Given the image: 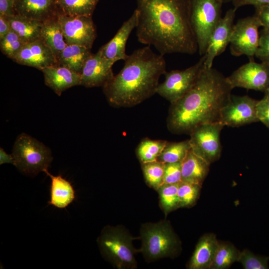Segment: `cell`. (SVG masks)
<instances>
[{
  "mask_svg": "<svg viewBox=\"0 0 269 269\" xmlns=\"http://www.w3.org/2000/svg\"><path fill=\"white\" fill-rule=\"evenodd\" d=\"M136 36L164 55L198 51L190 18L189 0H137Z\"/></svg>",
  "mask_w": 269,
  "mask_h": 269,
  "instance_id": "1",
  "label": "cell"
},
{
  "mask_svg": "<svg viewBox=\"0 0 269 269\" xmlns=\"http://www.w3.org/2000/svg\"><path fill=\"white\" fill-rule=\"evenodd\" d=\"M233 89L227 77L205 67L193 87L171 104L168 130L176 134H189L200 125L220 122L221 110L229 101Z\"/></svg>",
  "mask_w": 269,
  "mask_h": 269,
  "instance_id": "2",
  "label": "cell"
},
{
  "mask_svg": "<svg viewBox=\"0 0 269 269\" xmlns=\"http://www.w3.org/2000/svg\"><path fill=\"white\" fill-rule=\"evenodd\" d=\"M120 72L104 86L109 103L117 107H130L156 93L160 76L166 72L163 55L147 45L134 50L124 60Z\"/></svg>",
  "mask_w": 269,
  "mask_h": 269,
  "instance_id": "3",
  "label": "cell"
},
{
  "mask_svg": "<svg viewBox=\"0 0 269 269\" xmlns=\"http://www.w3.org/2000/svg\"><path fill=\"white\" fill-rule=\"evenodd\" d=\"M134 238L122 227L106 226L98 239L102 256L119 269H134L137 251L134 248Z\"/></svg>",
  "mask_w": 269,
  "mask_h": 269,
  "instance_id": "4",
  "label": "cell"
},
{
  "mask_svg": "<svg viewBox=\"0 0 269 269\" xmlns=\"http://www.w3.org/2000/svg\"><path fill=\"white\" fill-rule=\"evenodd\" d=\"M11 154L13 165L20 172L30 176L48 170L53 159L49 147L25 133L17 136Z\"/></svg>",
  "mask_w": 269,
  "mask_h": 269,
  "instance_id": "5",
  "label": "cell"
},
{
  "mask_svg": "<svg viewBox=\"0 0 269 269\" xmlns=\"http://www.w3.org/2000/svg\"><path fill=\"white\" fill-rule=\"evenodd\" d=\"M140 235V252L147 261L174 256L180 247L178 237L166 221L143 224Z\"/></svg>",
  "mask_w": 269,
  "mask_h": 269,
  "instance_id": "6",
  "label": "cell"
},
{
  "mask_svg": "<svg viewBox=\"0 0 269 269\" xmlns=\"http://www.w3.org/2000/svg\"><path fill=\"white\" fill-rule=\"evenodd\" d=\"M222 0H189L190 18L198 51L205 54L211 35L221 18Z\"/></svg>",
  "mask_w": 269,
  "mask_h": 269,
  "instance_id": "7",
  "label": "cell"
},
{
  "mask_svg": "<svg viewBox=\"0 0 269 269\" xmlns=\"http://www.w3.org/2000/svg\"><path fill=\"white\" fill-rule=\"evenodd\" d=\"M205 55L194 65L182 70L166 72L165 80L159 84L156 93L173 103L187 93L195 85L205 68Z\"/></svg>",
  "mask_w": 269,
  "mask_h": 269,
  "instance_id": "8",
  "label": "cell"
},
{
  "mask_svg": "<svg viewBox=\"0 0 269 269\" xmlns=\"http://www.w3.org/2000/svg\"><path fill=\"white\" fill-rule=\"evenodd\" d=\"M224 127L220 122L205 123L195 127L189 134L191 150L209 164L220 157V136Z\"/></svg>",
  "mask_w": 269,
  "mask_h": 269,
  "instance_id": "9",
  "label": "cell"
},
{
  "mask_svg": "<svg viewBox=\"0 0 269 269\" xmlns=\"http://www.w3.org/2000/svg\"><path fill=\"white\" fill-rule=\"evenodd\" d=\"M261 26L255 15L239 19L233 27L229 43L231 54L235 56L245 55L250 60H254L259 46Z\"/></svg>",
  "mask_w": 269,
  "mask_h": 269,
  "instance_id": "10",
  "label": "cell"
},
{
  "mask_svg": "<svg viewBox=\"0 0 269 269\" xmlns=\"http://www.w3.org/2000/svg\"><path fill=\"white\" fill-rule=\"evenodd\" d=\"M57 20L67 44L92 48L96 36L92 16H69L57 14Z\"/></svg>",
  "mask_w": 269,
  "mask_h": 269,
  "instance_id": "11",
  "label": "cell"
},
{
  "mask_svg": "<svg viewBox=\"0 0 269 269\" xmlns=\"http://www.w3.org/2000/svg\"><path fill=\"white\" fill-rule=\"evenodd\" d=\"M257 102L248 96L231 95L221 110L220 122L225 126L232 127L259 122L256 114Z\"/></svg>",
  "mask_w": 269,
  "mask_h": 269,
  "instance_id": "12",
  "label": "cell"
},
{
  "mask_svg": "<svg viewBox=\"0 0 269 269\" xmlns=\"http://www.w3.org/2000/svg\"><path fill=\"white\" fill-rule=\"evenodd\" d=\"M227 79L233 88L241 87L265 92L269 88V64L250 60Z\"/></svg>",
  "mask_w": 269,
  "mask_h": 269,
  "instance_id": "13",
  "label": "cell"
},
{
  "mask_svg": "<svg viewBox=\"0 0 269 269\" xmlns=\"http://www.w3.org/2000/svg\"><path fill=\"white\" fill-rule=\"evenodd\" d=\"M236 9H229L214 29L205 54L206 68H212L215 57L222 53L230 43Z\"/></svg>",
  "mask_w": 269,
  "mask_h": 269,
  "instance_id": "14",
  "label": "cell"
},
{
  "mask_svg": "<svg viewBox=\"0 0 269 269\" xmlns=\"http://www.w3.org/2000/svg\"><path fill=\"white\" fill-rule=\"evenodd\" d=\"M13 60L41 71L57 65L55 55L42 39L25 44Z\"/></svg>",
  "mask_w": 269,
  "mask_h": 269,
  "instance_id": "15",
  "label": "cell"
},
{
  "mask_svg": "<svg viewBox=\"0 0 269 269\" xmlns=\"http://www.w3.org/2000/svg\"><path fill=\"white\" fill-rule=\"evenodd\" d=\"M112 66L100 50L94 54H91L81 72V85L86 87L104 86L114 77Z\"/></svg>",
  "mask_w": 269,
  "mask_h": 269,
  "instance_id": "16",
  "label": "cell"
},
{
  "mask_svg": "<svg viewBox=\"0 0 269 269\" xmlns=\"http://www.w3.org/2000/svg\"><path fill=\"white\" fill-rule=\"evenodd\" d=\"M137 11L135 9L131 16L125 21L114 37L99 50L103 57L113 65L118 60H125L128 57L126 46L133 30L136 28Z\"/></svg>",
  "mask_w": 269,
  "mask_h": 269,
  "instance_id": "17",
  "label": "cell"
},
{
  "mask_svg": "<svg viewBox=\"0 0 269 269\" xmlns=\"http://www.w3.org/2000/svg\"><path fill=\"white\" fill-rule=\"evenodd\" d=\"M45 84L60 96L66 90L81 85V75L66 67L56 65L42 70Z\"/></svg>",
  "mask_w": 269,
  "mask_h": 269,
  "instance_id": "18",
  "label": "cell"
},
{
  "mask_svg": "<svg viewBox=\"0 0 269 269\" xmlns=\"http://www.w3.org/2000/svg\"><path fill=\"white\" fill-rule=\"evenodd\" d=\"M219 242L216 236L209 233L202 236L187 265L190 269H210Z\"/></svg>",
  "mask_w": 269,
  "mask_h": 269,
  "instance_id": "19",
  "label": "cell"
},
{
  "mask_svg": "<svg viewBox=\"0 0 269 269\" xmlns=\"http://www.w3.org/2000/svg\"><path fill=\"white\" fill-rule=\"evenodd\" d=\"M56 0H15L16 14L43 21L54 17Z\"/></svg>",
  "mask_w": 269,
  "mask_h": 269,
  "instance_id": "20",
  "label": "cell"
},
{
  "mask_svg": "<svg viewBox=\"0 0 269 269\" xmlns=\"http://www.w3.org/2000/svg\"><path fill=\"white\" fill-rule=\"evenodd\" d=\"M44 172L51 180L48 204L60 209L67 207L75 198V192L71 183L60 175L54 176L48 170Z\"/></svg>",
  "mask_w": 269,
  "mask_h": 269,
  "instance_id": "21",
  "label": "cell"
},
{
  "mask_svg": "<svg viewBox=\"0 0 269 269\" xmlns=\"http://www.w3.org/2000/svg\"><path fill=\"white\" fill-rule=\"evenodd\" d=\"M210 165L190 149L181 161L182 181L202 186Z\"/></svg>",
  "mask_w": 269,
  "mask_h": 269,
  "instance_id": "22",
  "label": "cell"
},
{
  "mask_svg": "<svg viewBox=\"0 0 269 269\" xmlns=\"http://www.w3.org/2000/svg\"><path fill=\"white\" fill-rule=\"evenodd\" d=\"M11 29L25 43L41 39L43 21L15 14L6 17Z\"/></svg>",
  "mask_w": 269,
  "mask_h": 269,
  "instance_id": "23",
  "label": "cell"
},
{
  "mask_svg": "<svg viewBox=\"0 0 269 269\" xmlns=\"http://www.w3.org/2000/svg\"><path fill=\"white\" fill-rule=\"evenodd\" d=\"M91 54L90 49L86 47L77 44L67 45L56 56L57 63L81 74L86 61Z\"/></svg>",
  "mask_w": 269,
  "mask_h": 269,
  "instance_id": "24",
  "label": "cell"
},
{
  "mask_svg": "<svg viewBox=\"0 0 269 269\" xmlns=\"http://www.w3.org/2000/svg\"><path fill=\"white\" fill-rule=\"evenodd\" d=\"M41 39L56 56L67 45L56 15L43 21Z\"/></svg>",
  "mask_w": 269,
  "mask_h": 269,
  "instance_id": "25",
  "label": "cell"
},
{
  "mask_svg": "<svg viewBox=\"0 0 269 269\" xmlns=\"http://www.w3.org/2000/svg\"><path fill=\"white\" fill-rule=\"evenodd\" d=\"M99 0H56L62 13L69 16H92Z\"/></svg>",
  "mask_w": 269,
  "mask_h": 269,
  "instance_id": "26",
  "label": "cell"
},
{
  "mask_svg": "<svg viewBox=\"0 0 269 269\" xmlns=\"http://www.w3.org/2000/svg\"><path fill=\"white\" fill-rule=\"evenodd\" d=\"M240 251L228 242L219 244L210 269H226L238 262Z\"/></svg>",
  "mask_w": 269,
  "mask_h": 269,
  "instance_id": "27",
  "label": "cell"
},
{
  "mask_svg": "<svg viewBox=\"0 0 269 269\" xmlns=\"http://www.w3.org/2000/svg\"><path fill=\"white\" fill-rule=\"evenodd\" d=\"M191 149L189 140L167 142L157 161L163 163L181 162Z\"/></svg>",
  "mask_w": 269,
  "mask_h": 269,
  "instance_id": "28",
  "label": "cell"
},
{
  "mask_svg": "<svg viewBox=\"0 0 269 269\" xmlns=\"http://www.w3.org/2000/svg\"><path fill=\"white\" fill-rule=\"evenodd\" d=\"M168 141L152 140L145 138L141 140L136 149V154L141 163L157 160Z\"/></svg>",
  "mask_w": 269,
  "mask_h": 269,
  "instance_id": "29",
  "label": "cell"
},
{
  "mask_svg": "<svg viewBox=\"0 0 269 269\" xmlns=\"http://www.w3.org/2000/svg\"><path fill=\"white\" fill-rule=\"evenodd\" d=\"M141 164L146 183L158 190L164 183V163L156 160Z\"/></svg>",
  "mask_w": 269,
  "mask_h": 269,
  "instance_id": "30",
  "label": "cell"
},
{
  "mask_svg": "<svg viewBox=\"0 0 269 269\" xmlns=\"http://www.w3.org/2000/svg\"><path fill=\"white\" fill-rule=\"evenodd\" d=\"M178 185L164 184L158 190L160 204L165 214L179 208Z\"/></svg>",
  "mask_w": 269,
  "mask_h": 269,
  "instance_id": "31",
  "label": "cell"
},
{
  "mask_svg": "<svg viewBox=\"0 0 269 269\" xmlns=\"http://www.w3.org/2000/svg\"><path fill=\"white\" fill-rule=\"evenodd\" d=\"M202 186L182 181L179 183L178 195L179 207H190L197 200Z\"/></svg>",
  "mask_w": 269,
  "mask_h": 269,
  "instance_id": "32",
  "label": "cell"
},
{
  "mask_svg": "<svg viewBox=\"0 0 269 269\" xmlns=\"http://www.w3.org/2000/svg\"><path fill=\"white\" fill-rule=\"evenodd\" d=\"M269 257L256 255L248 249L240 251L238 262L245 269H268Z\"/></svg>",
  "mask_w": 269,
  "mask_h": 269,
  "instance_id": "33",
  "label": "cell"
},
{
  "mask_svg": "<svg viewBox=\"0 0 269 269\" xmlns=\"http://www.w3.org/2000/svg\"><path fill=\"white\" fill-rule=\"evenodd\" d=\"M26 44L11 29L0 40L1 51L8 57L13 59Z\"/></svg>",
  "mask_w": 269,
  "mask_h": 269,
  "instance_id": "34",
  "label": "cell"
},
{
  "mask_svg": "<svg viewBox=\"0 0 269 269\" xmlns=\"http://www.w3.org/2000/svg\"><path fill=\"white\" fill-rule=\"evenodd\" d=\"M181 181V162L164 163L163 184H178Z\"/></svg>",
  "mask_w": 269,
  "mask_h": 269,
  "instance_id": "35",
  "label": "cell"
},
{
  "mask_svg": "<svg viewBox=\"0 0 269 269\" xmlns=\"http://www.w3.org/2000/svg\"><path fill=\"white\" fill-rule=\"evenodd\" d=\"M264 93L263 99L257 102L256 114L259 121L269 129V88Z\"/></svg>",
  "mask_w": 269,
  "mask_h": 269,
  "instance_id": "36",
  "label": "cell"
},
{
  "mask_svg": "<svg viewBox=\"0 0 269 269\" xmlns=\"http://www.w3.org/2000/svg\"><path fill=\"white\" fill-rule=\"evenodd\" d=\"M255 56L262 62L269 64V31L263 29L260 34L258 48Z\"/></svg>",
  "mask_w": 269,
  "mask_h": 269,
  "instance_id": "37",
  "label": "cell"
},
{
  "mask_svg": "<svg viewBox=\"0 0 269 269\" xmlns=\"http://www.w3.org/2000/svg\"><path fill=\"white\" fill-rule=\"evenodd\" d=\"M255 15L260 20L263 29L269 31V5L255 7Z\"/></svg>",
  "mask_w": 269,
  "mask_h": 269,
  "instance_id": "38",
  "label": "cell"
},
{
  "mask_svg": "<svg viewBox=\"0 0 269 269\" xmlns=\"http://www.w3.org/2000/svg\"><path fill=\"white\" fill-rule=\"evenodd\" d=\"M15 0H0V15L10 17L15 14Z\"/></svg>",
  "mask_w": 269,
  "mask_h": 269,
  "instance_id": "39",
  "label": "cell"
},
{
  "mask_svg": "<svg viewBox=\"0 0 269 269\" xmlns=\"http://www.w3.org/2000/svg\"><path fill=\"white\" fill-rule=\"evenodd\" d=\"M234 8H238L246 5H252L255 7L269 5V0H231Z\"/></svg>",
  "mask_w": 269,
  "mask_h": 269,
  "instance_id": "40",
  "label": "cell"
},
{
  "mask_svg": "<svg viewBox=\"0 0 269 269\" xmlns=\"http://www.w3.org/2000/svg\"><path fill=\"white\" fill-rule=\"evenodd\" d=\"M10 23L5 16L0 15V40L4 37L10 30Z\"/></svg>",
  "mask_w": 269,
  "mask_h": 269,
  "instance_id": "41",
  "label": "cell"
},
{
  "mask_svg": "<svg viewBox=\"0 0 269 269\" xmlns=\"http://www.w3.org/2000/svg\"><path fill=\"white\" fill-rule=\"evenodd\" d=\"M11 163L13 164V158L12 154H8L3 150L0 148V164Z\"/></svg>",
  "mask_w": 269,
  "mask_h": 269,
  "instance_id": "42",
  "label": "cell"
},
{
  "mask_svg": "<svg viewBox=\"0 0 269 269\" xmlns=\"http://www.w3.org/2000/svg\"><path fill=\"white\" fill-rule=\"evenodd\" d=\"M223 0V1H224V0Z\"/></svg>",
  "mask_w": 269,
  "mask_h": 269,
  "instance_id": "43",
  "label": "cell"
}]
</instances>
